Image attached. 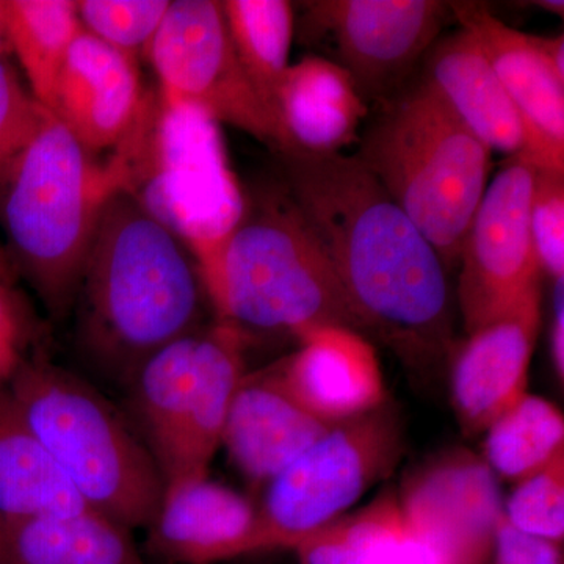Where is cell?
<instances>
[{"label":"cell","mask_w":564,"mask_h":564,"mask_svg":"<svg viewBox=\"0 0 564 564\" xmlns=\"http://www.w3.org/2000/svg\"><path fill=\"white\" fill-rule=\"evenodd\" d=\"M285 188L332 262L361 332L408 366L454 351L447 267L358 158L276 152Z\"/></svg>","instance_id":"1"},{"label":"cell","mask_w":564,"mask_h":564,"mask_svg":"<svg viewBox=\"0 0 564 564\" xmlns=\"http://www.w3.org/2000/svg\"><path fill=\"white\" fill-rule=\"evenodd\" d=\"M207 299L187 243L120 188L110 196L77 289L76 339L101 377L128 388L141 364L203 328Z\"/></svg>","instance_id":"2"},{"label":"cell","mask_w":564,"mask_h":564,"mask_svg":"<svg viewBox=\"0 0 564 564\" xmlns=\"http://www.w3.org/2000/svg\"><path fill=\"white\" fill-rule=\"evenodd\" d=\"M193 258L217 321L245 336L299 339L318 326L362 334L328 256L282 181L243 188L239 220Z\"/></svg>","instance_id":"3"},{"label":"cell","mask_w":564,"mask_h":564,"mask_svg":"<svg viewBox=\"0 0 564 564\" xmlns=\"http://www.w3.org/2000/svg\"><path fill=\"white\" fill-rule=\"evenodd\" d=\"M120 188L118 159L99 162L50 110L0 176L3 250L52 321L73 311L104 207Z\"/></svg>","instance_id":"4"},{"label":"cell","mask_w":564,"mask_h":564,"mask_svg":"<svg viewBox=\"0 0 564 564\" xmlns=\"http://www.w3.org/2000/svg\"><path fill=\"white\" fill-rule=\"evenodd\" d=\"M356 158L421 229L448 272L488 187L492 150L425 82L384 101Z\"/></svg>","instance_id":"5"},{"label":"cell","mask_w":564,"mask_h":564,"mask_svg":"<svg viewBox=\"0 0 564 564\" xmlns=\"http://www.w3.org/2000/svg\"><path fill=\"white\" fill-rule=\"evenodd\" d=\"M3 391L93 510L128 530L148 529L165 489L161 470L101 392L41 350Z\"/></svg>","instance_id":"6"},{"label":"cell","mask_w":564,"mask_h":564,"mask_svg":"<svg viewBox=\"0 0 564 564\" xmlns=\"http://www.w3.org/2000/svg\"><path fill=\"white\" fill-rule=\"evenodd\" d=\"M217 126L202 111L148 95L139 120L115 150L124 191L172 228L192 254L218 242L243 209V188L229 172Z\"/></svg>","instance_id":"7"},{"label":"cell","mask_w":564,"mask_h":564,"mask_svg":"<svg viewBox=\"0 0 564 564\" xmlns=\"http://www.w3.org/2000/svg\"><path fill=\"white\" fill-rule=\"evenodd\" d=\"M402 452V421L388 400L337 423L269 481L258 508L256 552L293 551L388 477Z\"/></svg>","instance_id":"8"},{"label":"cell","mask_w":564,"mask_h":564,"mask_svg":"<svg viewBox=\"0 0 564 564\" xmlns=\"http://www.w3.org/2000/svg\"><path fill=\"white\" fill-rule=\"evenodd\" d=\"M159 96L280 150V133L234 51L221 2L172 0L147 57Z\"/></svg>","instance_id":"9"},{"label":"cell","mask_w":564,"mask_h":564,"mask_svg":"<svg viewBox=\"0 0 564 564\" xmlns=\"http://www.w3.org/2000/svg\"><path fill=\"white\" fill-rule=\"evenodd\" d=\"M536 166L511 155L475 210L458 262L456 303L464 332L499 321L540 291V263L530 234Z\"/></svg>","instance_id":"10"},{"label":"cell","mask_w":564,"mask_h":564,"mask_svg":"<svg viewBox=\"0 0 564 564\" xmlns=\"http://www.w3.org/2000/svg\"><path fill=\"white\" fill-rule=\"evenodd\" d=\"M303 35L332 43L364 101H388L440 39L451 17L437 0H315L302 3Z\"/></svg>","instance_id":"11"},{"label":"cell","mask_w":564,"mask_h":564,"mask_svg":"<svg viewBox=\"0 0 564 564\" xmlns=\"http://www.w3.org/2000/svg\"><path fill=\"white\" fill-rule=\"evenodd\" d=\"M397 499L437 564H489L503 507L484 458L467 448L443 452L406 478Z\"/></svg>","instance_id":"12"},{"label":"cell","mask_w":564,"mask_h":564,"mask_svg":"<svg viewBox=\"0 0 564 564\" xmlns=\"http://www.w3.org/2000/svg\"><path fill=\"white\" fill-rule=\"evenodd\" d=\"M474 36L513 102L524 129V158L541 172L564 173V82L544 61L533 35L516 31L480 2H448Z\"/></svg>","instance_id":"13"},{"label":"cell","mask_w":564,"mask_h":564,"mask_svg":"<svg viewBox=\"0 0 564 564\" xmlns=\"http://www.w3.org/2000/svg\"><path fill=\"white\" fill-rule=\"evenodd\" d=\"M140 63L82 29L55 80L50 110L91 155L117 150L144 101Z\"/></svg>","instance_id":"14"},{"label":"cell","mask_w":564,"mask_h":564,"mask_svg":"<svg viewBox=\"0 0 564 564\" xmlns=\"http://www.w3.org/2000/svg\"><path fill=\"white\" fill-rule=\"evenodd\" d=\"M541 322V292L499 321L467 334L452 351V402L469 436L486 432L513 406L529 383L530 362Z\"/></svg>","instance_id":"15"},{"label":"cell","mask_w":564,"mask_h":564,"mask_svg":"<svg viewBox=\"0 0 564 564\" xmlns=\"http://www.w3.org/2000/svg\"><path fill=\"white\" fill-rule=\"evenodd\" d=\"M152 555L165 564H212L256 552L258 508L228 486L192 478L165 486L148 525Z\"/></svg>","instance_id":"16"},{"label":"cell","mask_w":564,"mask_h":564,"mask_svg":"<svg viewBox=\"0 0 564 564\" xmlns=\"http://www.w3.org/2000/svg\"><path fill=\"white\" fill-rule=\"evenodd\" d=\"M333 426L293 395L274 364L245 375L221 445L240 473L256 484H269Z\"/></svg>","instance_id":"17"},{"label":"cell","mask_w":564,"mask_h":564,"mask_svg":"<svg viewBox=\"0 0 564 564\" xmlns=\"http://www.w3.org/2000/svg\"><path fill=\"white\" fill-rule=\"evenodd\" d=\"M299 350L278 362L293 395L323 421H350L386 402L383 372L367 337L343 326H318Z\"/></svg>","instance_id":"18"},{"label":"cell","mask_w":564,"mask_h":564,"mask_svg":"<svg viewBox=\"0 0 564 564\" xmlns=\"http://www.w3.org/2000/svg\"><path fill=\"white\" fill-rule=\"evenodd\" d=\"M367 110L347 70L332 58L306 55L289 66L278 91L281 148L276 152H340L358 140Z\"/></svg>","instance_id":"19"},{"label":"cell","mask_w":564,"mask_h":564,"mask_svg":"<svg viewBox=\"0 0 564 564\" xmlns=\"http://www.w3.org/2000/svg\"><path fill=\"white\" fill-rule=\"evenodd\" d=\"M422 82L491 150L524 151V129L491 63L469 32L437 39L423 57Z\"/></svg>","instance_id":"20"},{"label":"cell","mask_w":564,"mask_h":564,"mask_svg":"<svg viewBox=\"0 0 564 564\" xmlns=\"http://www.w3.org/2000/svg\"><path fill=\"white\" fill-rule=\"evenodd\" d=\"M248 336L228 323L203 326L180 448L165 486L207 477L245 375Z\"/></svg>","instance_id":"21"},{"label":"cell","mask_w":564,"mask_h":564,"mask_svg":"<svg viewBox=\"0 0 564 564\" xmlns=\"http://www.w3.org/2000/svg\"><path fill=\"white\" fill-rule=\"evenodd\" d=\"M91 510L0 391V524Z\"/></svg>","instance_id":"22"},{"label":"cell","mask_w":564,"mask_h":564,"mask_svg":"<svg viewBox=\"0 0 564 564\" xmlns=\"http://www.w3.org/2000/svg\"><path fill=\"white\" fill-rule=\"evenodd\" d=\"M0 564H147L131 530L98 511L0 524Z\"/></svg>","instance_id":"23"},{"label":"cell","mask_w":564,"mask_h":564,"mask_svg":"<svg viewBox=\"0 0 564 564\" xmlns=\"http://www.w3.org/2000/svg\"><path fill=\"white\" fill-rule=\"evenodd\" d=\"M199 332L152 352L128 384L140 437L161 470L163 486L172 473L188 410Z\"/></svg>","instance_id":"24"},{"label":"cell","mask_w":564,"mask_h":564,"mask_svg":"<svg viewBox=\"0 0 564 564\" xmlns=\"http://www.w3.org/2000/svg\"><path fill=\"white\" fill-rule=\"evenodd\" d=\"M300 564H437L404 522L399 499L383 496L293 547Z\"/></svg>","instance_id":"25"},{"label":"cell","mask_w":564,"mask_h":564,"mask_svg":"<svg viewBox=\"0 0 564 564\" xmlns=\"http://www.w3.org/2000/svg\"><path fill=\"white\" fill-rule=\"evenodd\" d=\"M2 7L10 54L35 101L47 109L66 54L82 31L77 0H2Z\"/></svg>","instance_id":"26"},{"label":"cell","mask_w":564,"mask_h":564,"mask_svg":"<svg viewBox=\"0 0 564 564\" xmlns=\"http://www.w3.org/2000/svg\"><path fill=\"white\" fill-rule=\"evenodd\" d=\"M221 9L237 58L280 133L276 101L282 77L291 66L289 55L295 36L293 3L288 0H223Z\"/></svg>","instance_id":"27"},{"label":"cell","mask_w":564,"mask_h":564,"mask_svg":"<svg viewBox=\"0 0 564 564\" xmlns=\"http://www.w3.org/2000/svg\"><path fill=\"white\" fill-rule=\"evenodd\" d=\"M562 452V411L538 395L524 393L486 429L485 463L507 480H524Z\"/></svg>","instance_id":"28"},{"label":"cell","mask_w":564,"mask_h":564,"mask_svg":"<svg viewBox=\"0 0 564 564\" xmlns=\"http://www.w3.org/2000/svg\"><path fill=\"white\" fill-rule=\"evenodd\" d=\"M172 0H79L82 29L128 57H147Z\"/></svg>","instance_id":"29"},{"label":"cell","mask_w":564,"mask_h":564,"mask_svg":"<svg viewBox=\"0 0 564 564\" xmlns=\"http://www.w3.org/2000/svg\"><path fill=\"white\" fill-rule=\"evenodd\" d=\"M508 524L551 543L564 538V452L547 466L519 481L503 508Z\"/></svg>","instance_id":"30"},{"label":"cell","mask_w":564,"mask_h":564,"mask_svg":"<svg viewBox=\"0 0 564 564\" xmlns=\"http://www.w3.org/2000/svg\"><path fill=\"white\" fill-rule=\"evenodd\" d=\"M530 234L540 269L555 280L564 278V173L534 176L530 204Z\"/></svg>","instance_id":"31"},{"label":"cell","mask_w":564,"mask_h":564,"mask_svg":"<svg viewBox=\"0 0 564 564\" xmlns=\"http://www.w3.org/2000/svg\"><path fill=\"white\" fill-rule=\"evenodd\" d=\"M44 113L9 55H0V176L32 139Z\"/></svg>","instance_id":"32"},{"label":"cell","mask_w":564,"mask_h":564,"mask_svg":"<svg viewBox=\"0 0 564 564\" xmlns=\"http://www.w3.org/2000/svg\"><path fill=\"white\" fill-rule=\"evenodd\" d=\"M35 318L14 282L0 280V391L29 358Z\"/></svg>","instance_id":"33"},{"label":"cell","mask_w":564,"mask_h":564,"mask_svg":"<svg viewBox=\"0 0 564 564\" xmlns=\"http://www.w3.org/2000/svg\"><path fill=\"white\" fill-rule=\"evenodd\" d=\"M489 564H563L562 545L519 532L502 516Z\"/></svg>","instance_id":"34"},{"label":"cell","mask_w":564,"mask_h":564,"mask_svg":"<svg viewBox=\"0 0 564 564\" xmlns=\"http://www.w3.org/2000/svg\"><path fill=\"white\" fill-rule=\"evenodd\" d=\"M551 355L560 380L564 377V278L555 280L554 315L551 326Z\"/></svg>","instance_id":"35"},{"label":"cell","mask_w":564,"mask_h":564,"mask_svg":"<svg viewBox=\"0 0 564 564\" xmlns=\"http://www.w3.org/2000/svg\"><path fill=\"white\" fill-rule=\"evenodd\" d=\"M534 44L543 55L544 61L549 63L555 76L564 82V36H554V39H544V36H533Z\"/></svg>","instance_id":"36"},{"label":"cell","mask_w":564,"mask_h":564,"mask_svg":"<svg viewBox=\"0 0 564 564\" xmlns=\"http://www.w3.org/2000/svg\"><path fill=\"white\" fill-rule=\"evenodd\" d=\"M0 280L14 282L17 273H14L13 265H11L9 256H7L3 247H0Z\"/></svg>","instance_id":"37"},{"label":"cell","mask_w":564,"mask_h":564,"mask_svg":"<svg viewBox=\"0 0 564 564\" xmlns=\"http://www.w3.org/2000/svg\"><path fill=\"white\" fill-rule=\"evenodd\" d=\"M0 55H9V57L11 55L9 40H7L6 21H3L2 0H0Z\"/></svg>","instance_id":"38"},{"label":"cell","mask_w":564,"mask_h":564,"mask_svg":"<svg viewBox=\"0 0 564 564\" xmlns=\"http://www.w3.org/2000/svg\"><path fill=\"white\" fill-rule=\"evenodd\" d=\"M534 6H541L544 10L554 11L555 14L563 17V2H556V0H554V2H549V0H545V2H534Z\"/></svg>","instance_id":"39"}]
</instances>
